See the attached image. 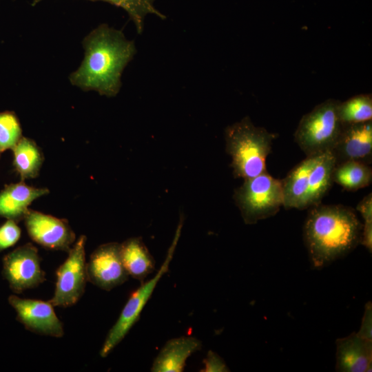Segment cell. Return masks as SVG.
Returning a JSON list of instances; mask_svg holds the SVG:
<instances>
[{
    "instance_id": "6da1fadb",
    "label": "cell",
    "mask_w": 372,
    "mask_h": 372,
    "mask_svg": "<svg viewBox=\"0 0 372 372\" xmlns=\"http://www.w3.org/2000/svg\"><path fill=\"white\" fill-rule=\"evenodd\" d=\"M84 59L69 76L70 83L83 91L115 96L121 87L122 72L136 50L134 41L107 24H101L83 40Z\"/></svg>"
},
{
    "instance_id": "7a4b0ae2",
    "label": "cell",
    "mask_w": 372,
    "mask_h": 372,
    "mask_svg": "<svg viewBox=\"0 0 372 372\" xmlns=\"http://www.w3.org/2000/svg\"><path fill=\"white\" fill-rule=\"evenodd\" d=\"M310 208L303 238L312 267L320 269L360 244L363 225L349 207L320 203Z\"/></svg>"
},
{
    "instance_id": "3957f363",
    "label": "cell",
    "mask_w": 372,
    "mask_h": 372,
    "mask_svg": "<svg viewBox=\"0 0 372 372\" xmlns=\"http://www.w3.org/2000/svg\"><path fill=\"white\" fill-rule=\"evenodd\" d=\"M277 134L256 127L249 116L226 127L225 149L236 178L244 180L267 172L266 159Z\"/></svg>"
},
{
    "instance_id": "277c9868",
    "label": "cell",
    "mask_w": 372,
    "mask_h": 372,
    "mask_svg": "<svg viewBox=\"0 0 372 372\" xmlns=\"http://www.w3.org/2000/svg\"><path fill=\"white\" fill-rule=\"evenodd\" d=\"M339 101L329 99L300 119L294 139L307 156L331 152L342 128L338 112Z\"/></svg>"
},
{
    "instance_id": "5b68a950",
    "label": "cell",
    "mask_w": 372,
    "mask_h": 372,
    "mask_svg": "<svg viewBox=\"0 0 372 372\" xmlns=\"http://www.w3.org/2000/svg\"><path fill=\"white\" fill-rule=\"evenodd\" d=\"M234 200L247 225L276 215L283 207V192L281 180L267 172L245 179L234 194Z\"/></svg>"
},
{
    "instance_id": "8992f818",
    "label": "cell",
    "mask_w": 372,
    "mask_h": 372,
    "mask_svg": "<svg viewBox=\"0 0 372 372\" xmlns=\"http://www.w3.org/2000/svg\"><path fill=\"white\" fill-rule=\"evenodd\" d=\"M182 221L179 224L174 238L167 253L165 261L154 276L141 286L130 296L121 314L109 331L100 351L102 358L107 356L110 352L123 340L134 324L138 320L141 313L150 298L154 290L161 278L168 271L180 235Z\"/></svg>"
},
{
    "instance_id": "52a82bcc",
    "label": "cell",
    "mask_w": 372,
    "mask_h": 372,
    "mask_svg": "<svg viewBox=\"0 0 372 372\" xmlns=\"http://www.w3.org/2000/svg\"><path fill=\"white\" fill-rule=\"evenodd\" d=\"M86 236H79L68 251V256L57 269L54 295L50 302L54 307H68L83 296L87 280L85 245Z\"/></svg>"
},
{
    "instance_id": "ba28073f",
    "label": "cell",
    "mask_w": 372,
    "mask_h": 372,
    "mask_svg": "<svg viewBox=\"0 0 372 372\" xmlns=\"http://www.w3.org/2000/svg\"><path fill=\"white\" fill-rule=\"evenodd\" d=\"M3 274L17 293L38 287L45 280L38 249L31 243L22 245L3 258Z\"/></svg>"
},
{
    "instance_id": "9c48e42d",
    "label": "cell",
    "mask_w": 372,
    "mask_h": 372,
    "mask_svg": "<svg viewBox=\"0 0 372 372\" xmlns=\"http://www.w3.org/2000/svg\"><path fill=\"white\" fill-rule=\"evenodd\" d=\"M86 271L89 282L107 291L126 282L129 275L121 259L120 244L99 246L86 263Z\"/></svg>"
},
{
    "instance_id": "30bf717a",
    "label": "cell",
    "mask_w": 372,
    "mask_h": 372,
    "mask_svg": "<svg viewBox=\"0 0 372 372\" xmlns=\"http://www.w3.org/2000/svg\"><path fill=\"white\" fill-rule=\"evenodd\" d=\"M30 238L52 250L68 252L75 240V234L66 220L29 209L24 217Z\"/></svg>"
},
{
    "instance_id": "8fae6325",
    "label": "cell",
    "mask_w": 372,
    "mask_h": 372,
    "mask_svg": "<svg viewBox=\"0 0 372 372\" xmlns=\"http://www.w3.org/2000/svg\"><path fill=\"white\" fill-rule=\"evenodd\" d=\"M8 300L15 309L19 320L27 329L55 338L64 335L63 324L50 301L23 299L16 296H10Z\"/></svg>"
},
{
    "instance_id": "7c38bea8",
    "label": "cell",
    "mask_w": 372,
    "mask_h": 372,
    "mask_svg": "<svg viewBox=\"0 0 372 372\" xmlns=\"http://www.w3.org/2000/svg\"><path fill=\"white\" fill-rule=\"evenodd\" d=\"M335 164L356 161L371 164L372 160V121L343 124L331 150Z\"/></svg>"
},
{
    "instance_id": "4fadbf2b",
    "label": "cell",
    "mask_w": 372,
    "mask_h": 372,
    "mask_svg": "<svg viewBox=\"0 0 372 372\" xmlns=\"http://www.w3.org/2000/svg\"><path fill=\"white\" fill-rule=\"evenodd\" d=\"M335 371L340 372H371L372 341L356 332L336 340Z\"/></svg>"
},
{
    "instance_id": "5bb4252c",
    "label": "cell",
    "mask_w": 372,
    "mask_h": 372,
    "mask_svg": "<svg viewBox=\"0 0 372 372\" xmlns=\"http://www.w3.org/2000/svg\"><path fill=\"white\" fill-rule=\"evenodd\" d=\"M201 347V342L192 336L172 338L160 351L153 362L151 371L182 372L187 358Z\"/></svg>"
},
{
    "instance_id": "9a60e30c",
    "label": "cell",
    "mask_w": 372,
    "mask_h": 372,
    "mask_svg": "<svg viewBox=\"0 0 372 372\" xmlns=\"http://www.w3.org/2000/svg\"><path fill=\"white\" fill-rule=\"evenodd\" d=\"M49 192L46 188H37L23 182L10 184L0 192V216L19 220L23 219L30 204Z\"/></svg>"
},
{
    "instance_id": "2e32d148",
    "label": "cell",
    "mask_w": 372,
    "mask_h": 372,
    "mask_svg": "<svg viewBox=\"0 0 372 372\" xmlns=\"http://www.w3.org/2000/svg\"><path fill=\"white\" fill-rule=\"evenodd\" d=\"M321 155L307 156L281 180L285 209H302L310 173Z\"/></svg>"
},
{
    "instance_id": "e0dca14e",
    "label": "cell",
    "mask_w": 372,
    "mask_h": 372,
    "mask_svg": "<svg viewBox=\"0 0 372 372\" xmlns=\"http://www.w3.org/2000/svg\"><path fill=\"white\" fill-rule=\"evenodd\" d=\"M123 265L133 278L144 282L155 270V260L141 238H130L120 244Z\"/></svg>"
},
{
    "instance_id": "ac0fdd59",
    "label": "cell",
    "mask_w": 372,
    "mask_h": 372,
    "mask_svg": "<svg viewBox=\"0 0 372 372\" xmlns=\"http://www.w3.org/2000/svg\"><path fill=\"white\" fill-rule=\"evenodd\" d=\"M335 165V161L331 152L321 155L310 173L302 209L321 203L333 183L332 174Z\"/></svg>"
},
{
    "instance_id": "d6986e66",
    "label": "cell",
    "mask_w": 372,
    "mask_h": 372,
    "mask_svg": "<svg viewBox=\"0 0 372 372\" xmlns=\"http://www.w3.org/2000/svg\"><path fill=\"white\" fill-rule=\"evenodd\" d=\"M13 165L22 179L38 176L43 161V153L37 143L23 137L12 148Z\"/></svg>"
},
{
    "instance_id": "ffe728a7",
    "label": "cell",
    "mask_w": 372,
    "mask_h": 372,
    "mask_svg": "<svg viewBox=\"0 0 372 372\" xmlns=\"http://www.w3.org/2000/svg\"><path fill=\"white\" fill-rule=\"evenodd\" d=\"M332 178L346 190L356 191L371 183L372 169L360 161H344L335 165Z\"/></svg>"
},
{
    "instance_id": "44dd1931",
    "label": "cell",
    "mask_w": 372,
    "mask_h": 372,
    "mask_svg": "<svg viewBox=\"0 0 372 372\" xmlns=\"http://www.w3.org/2000/svg\"><path fill=\"white\" fill-rule=\"evenodd\" d=\"M43 0H32V6H35ZM102 1L123 9L135 25L136 32L141 34L144 28L145 17L154 14L165 19V16L154 6L155 0H90Z\"/></svg>"
},
{
    "instance_id": "7402d4cb",
    "label": "cell",
    "mask_w": 372,
    "mask_h": 372,
    "mask_svg": "<svg viewBox=\"0 0 372 372\" xmlns=\"http://www.w3.org/2000/svg\"><path fill=\"white\" fill-rule=\"evenodd\" d=\"M338 116L342 124L365 122L372 119L371 94L354 96L344 102H339Z\"/></svg>"
},
{
    "instance_id": "603a6c76",
    "label": "cell",
    "mask_w": 372,
    "mask_h": 372,
    "mask_svg": "<svg viewBox=\"0 0 372 372\" xmlns=\"http://www.w3.org/2000/svg\"><path fill=\"white\" fill-rule=\"evenodd\" d=\"M21 138V127L15 114L0 112V153L12 149Z\"/></svg>"
},
{
    "instance_id": "cb8c5ba5",
    "label": "cell",
    "mask_w": 372,
    "mask_h": 372,
    "mask_svg": "<svg viewBox=\"0 0 372 372\" xmlns=\"http://www.w3.org/2000/svg\"><path fill=\"white\" fill-rule=\"evenodd\" d=\"M21 237V229L15 220L8 219L0 227V251L14 245Z\"/></svg>"
},
{
    "instance_id": "d4e9b609",
    "label": "cell",
    "mask_w": 372,
    "mask_h": 372,
    "mask_svg": "<svg viewBox=\"0 0 372 372\" xmlns=\"http://www.w3.org/2000/svg\"><path fill=\"white\" fill-rule=\"evenodd\" d=\"M205 367L203 372H227L230 371L223 359L216 352L209 351L203 360Z\"/></svg>"
},
{
    "instance_id": "484cf974",
    "label": "cell",
    "mask_w": 372,
    "mask_h": 372,
    "mask_svg": "<svg viewBox=\"0 0 372 372\" xmlns=\"http://www.w3.org/2000/svg\"><path fill=\"white\" fill-rule=\"evenodd\" d=\"M356 333L360 337L372 341V304L371 301L366 302L364 306L360 328Z\"/></svg>"
},
{
    "instance_id": "4316f807",
    "label": "cell",
    "mask_w": 372,
    "mask_h": 372,
    "mask_svg": "<svg viewBox=\"0 0 372 372\" xmlns=\"http://www.w3.org/2000/svg\"><path fill=\"white\" fill-rule=\"evenodd\" d=\"M356 208L364 222H372V194L370 193L365 196L358 203Z\"/></svg>"
},
{
    "instance_id": "83f0119b",
    "label": "cell",
    "mask_w": 372,
    "mask_h": 372,
    "mask_svg": "<svg viewBox=\"0 0 372 372\" xmlns=\"http://www.w3.org/2000/svg\"><path fill=\"white\" fill-rule=\"evenodd\" d=\"M360 244L364 245L368 251H372V222H364L362 226Z\"/></svg>"
}]
</instances>
